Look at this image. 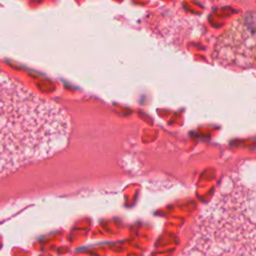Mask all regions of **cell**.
Segmentation results:
<instances>
[{
	"instance_id": "6da1fadb",
	"label": "cell",
	"mask_w": 256,
	"mask_h": 256,
	"mask_svg": "<svg viewBox=\"0 0 256 256\" xmlns=\"http://www.w3.org/2000/svg\"><path fill=\"white\" fill-rule=\"evenodd\" d=\"M70 134L61 105L0 70V178L62 151Z\"/></svg>"
},
{
	"instance_id": "7a4b0ae2",
	"label": "cell",
	"mask_w": 256,
	"mask_h": 256,
	"mask_svg": "<svg viewBox=\"0 0 256 256\" xmlns=\"http://www.w3.org/2000/svg\"><path fill=\"white\" fill-rule=\"evenodd\" d=\"M255 223V166L246 161L222 180L178 256H256Z\"/></svg>"
},
{
	"instance_id": "3957f363",
	"label": "cell",
	"mask_w": 256,
	"mask_h": 256,
	"mask_svg": "<svg viewBox=\"0 0 256 256\" xmlns=\"http://www.w3.org/2000/svg\"><path fill=\"white\" fill-rule=\"evenodd\" d=\"M216 61L221 65L251 68L255 62V15L248 12L232 22L216 41Z\"/></svg>"
}]
</instances>
